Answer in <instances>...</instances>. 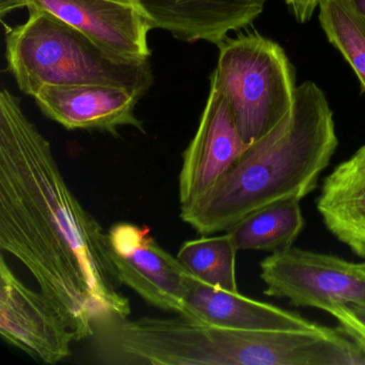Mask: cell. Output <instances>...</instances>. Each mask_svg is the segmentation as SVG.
<instances>
[{
  "label": "cell",
  "mask_w": 365,
  "mask_h": 365,
  "mask_svg": "<svg viewBox=\"0 0 365 365\" xmlns=\"http://www.w3.org/2000/svg\"><path fill=\"white\" fill-rule=\"evenodd\" d=\"M316 206L329 232L365 258V145L327 176Z\"/></svg>",
  "instance_id": "obj_13"
},
{
  "label": "cell",
  "mask_w": 365,
  "mask_h": 365,
  "mask_svg": "<svg viewBox=\"0 0 365 365\" xmlns=\"http://www.w3.org/2000/svg\"><path fill=\"white\" fill-rule=\"evenodd\" d=\"M286 3L292 8L297 21L305 23L312 18L316 8L319 7L322 0H286Z\"/></svg>",
  "instance_id": "obj_18"
},
{
  "label": "cell",
  "mask_w": 365,
  "mask_h": 365,
  "mask_svg": "<svg viewBox=\"0 0 365 365\" xmlns=\"http://www.w3.org/2000/svg\"><path fill=\"white\" fill-rule=\"evenodd\" d=\"M230 232L220 236H202L182 243L177 259L202 283L227 292H239L236 277L238 252Z\"/></svg>",
  "instance_id": "obj_15"
},
{
  "label": "cell",
  "mask_w": 365,
  "mask_h": 365,
  "mask_svg": "<svg viewBox=\"0 0 365 365\" xmlns=\"http://www.w3.org/2000/svg\"><path fill=\"white\" fill-rule=\"evenodd\" d=\"M119 279L153 307L179 315L193 275L151 236L146 226L119 222L108 232Z\"/></svg>",
  "instance_id": "obj_8"
},
{
  "label": "cell",
  "mask_w": 365,
  "mask_h": 365,
  "mask_svg": "<svg viewBox=\"0 0 365 365\" xmlns=\"http://www.w3.org/2000/svg\"><path fill=\"white\" fill-rule=\"evenodd\" d=\"M0 334L35 360L57 364L71 356L73 333L50 299L27 287L0 257Z\"/></svg>",
  "instance_id": "obj_6"
},
{
  "label": "cell",
  "mask_w": 365,
  "mask_h": 365,
  "mask_svg": "<svg viewBox=\"0 0 365 365\" xmlns=\"http://www.w3.org/2000/svg\"><path fill=\"white\" fill-rule=\"evenodd\" d=\"M337 145L326 96L315 83H304L285 118L249 145L207 193L180 208L181 220L211 236L275 202L301 200L317 187Z\"/></svg>",
  "instance_id": "obj_2"
},
{
  "label": "cell",
  "mask_w": 365,
  "mask_h": 365,
  "mask_svg": "<svg viewBox=\"0 0 365 365\" xmlns=\"http://www.w3.org/2000/svg\"><path fill=\"white\" fill-rule=\"evenodd\" d=\"M0 249L26 267L76 341L131 314L108 232L66 182L52 145L20 98L6 88L0 93Z\"/></svg>",
  "instance_id": "obj_1"
},
{
  "label": "cell",
  "mask_w": 365,
  "mask_h": 365,
  "mask_svg": "<svg viewBox=\"0 0 365 365\" xmlns=\"http://www.w3.org/2000/svg\"><path fill=\"white\" fill-rule=\"evenodd\" d=\"M36 103L46 118L67 130L108 132L118 135L121 127L145 133L136 117L138 97L132 91L108 85H44Z\"/></svg>",
  "instance_id": "obj_11"
},
{
  "label": "cell",
  "mask_w": 365,
  "mask_h": 365,
  "mask_svg": "<svg viewBox=\"0 0 365 365\" xmlns=\"http://www.w3.org/2000/svg\"><path fill=\"white\" fill-rule=\"evenodd\" d=\"M247 146L237 129L227 101L210 80L200 125L182 155L178 185L180 208L207 193Z\"/></svg>",
  "instance_id": "obj_9"
},
{
  "label": "cell",
  "mask_w": 365,
  "mask_h": 365,
  "mask_svg": "<svg viewBox=\"0 0 365 365\" xmlns=\"http://www.w3.org/2000/svg\"><path fill=\"white\" fill-rule=\"evenodd\" d=\"M179 315L236 330L304 331L319 327L298 314L253 300L240 292L220 289L194 277Z\"/></svg>",
  "instance_id": "obj_12"
},
{
  "label": "cell",
  "mask_w": 365,
  "mask_h": 365,
  "mask_svg": "<svg viewBox=\"0 0 365 365\" xmlns=\"http://www.w3.org/2000/svg\"><path fill=\"white\" fill-rule=\"evenodd\" d=\"M300 200L275 202L255 211L227 230L239 251L275 253L292 247L304 228Z\"/></svg>",
  "instance_id": "obj_14"
},
{
  "label": "cell",
  "mask_w": 365,
  "mask_h": 365,
  "mask_svg": "<svg viewBox=\"0 0 365 365\" xmlns=\"http://www.w3.org/2000/svg\"><path fill=\"white\" fill-rule=\"evenodd\" d=\"M361 266H362L363 269H364L365 270V262H362V264H361Z\"/></svg>",
  "instance_id": "obj_20"
},
{
  "label": "cell",
  "mask_w": 365,
  "mask_h": 365,
  "mask_svg": "<svg viewBox=\"0 0 365 365\" xmlns=\"http://www.w3.org/2000/svg\"><path fill=\"white\" fill-rule=\"evenodd\" d=\"M210 80L225 98L247 145L262 138L285 118L294 104V69L283 48L257 34L219 46Z\"/></svg>",
  "instance_id": "obj_4"
},
{
  "label": "cell",
  "mask_w": 365,
  "mask_h": 365,
  "mask_svg": "<svg viewBox=\"0 0 365 365\" xmlns=\"http://www.w3.org/2000/svg\"><path fill=\"white\" fill-rule=\"evenodd\" d=\"M360 16L365 19V0H346Z\"/></svg>",
  "instance_id": "obj_19"
},
{
  "label": "cell",
  "mask_w": 365,
  "mask_h": 365,
  "mask_svg": "<svg viewBox=\"0 0 365 365\" xmlns=\"http://www.w3.org/2000/svg\"><path fill=\"white\" fill-rule=\"evenodd\" d=\"M29 11L24 24L6 29L8 71L25 95L35 97L44 85H108L140 99L153 86L148 61L115 56L52 14Z\"/></svg>",
  "instance_id": "obj_3"
},
{
  "label": "cell",
  "mask_w": 365,
  "mask_h": 365,
  "mask_svg": "<svg viewBox=\"0 0 365 365\" xmlns=\"http://www.w3.org/2000/svg\"><path fill=\"white\" fill-rule=\"evenodd\" d=\"M341 328L360 346L365 358V305H339L330 312Z\"/></svg>",
  "instance_id": "obj_17"
},
{
  "label": "cell",
  "mask_w": 365,
  "mask_h": 365,
  "mask_svg": "<svg viewBox=\"0 0 365 365\" xmlns=\"http://www.w3.org/2000/svg\"><path fill=\"white\" fill-rule=\"evenodd\" d=\"M319 21L329 41L351 66L365 91V19L346 0H322Z\"/></svg>",
  "instance_id": "obj_16"
},
{
  "label": "cell",
  "mask_w": 365,
  "mask_h": 365,
  "mask_svg": "<svg viewBox=\"0 0 365 365\" xmlns=\"http://www.w3.org/2000/svg\"><path fill=\"white\" fill-rule=\"evenodd\" d=\"M135 6L151 29L172 34L179 41H206L219 46L228 34L251 25L268 0H116Z\"/></svg>",
  "instance_id": "obj_10"
},
{
  "label": "cell",
  "mask_w": 365,
  "mask_h": 365,
  "mask_svg": "<svg viewBox=\"0 0 365 365\" xmlns=\"http://www.w3.org/2000/svg\"><path fill=\"white\" fill-rule=\"evenodd\" d=\"M264 294L294 307L330 313L345 304L365 305V270L336 256L289 247L260 262Z\"/></svg>",
  "instance_id": "obj_5"
},
{
  "label": "cell",
  "mask_w": 365,
  "mask_h": 365,
  "mask_svg": "<svg viewBox=\"0 0 365 365\" xmlns=\"http://www.w3.org/2000/svg\"><path fill=\"white\" fill-rule=\"evenodd\" d=\"M23 8L52 14L115 56L131 61L150 57L153 29L135 6L116 0H0L1 18Z\"/></svg>",
  "instance_id": "obj_7"
}]
</instances>
